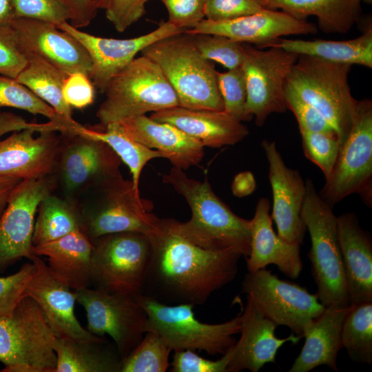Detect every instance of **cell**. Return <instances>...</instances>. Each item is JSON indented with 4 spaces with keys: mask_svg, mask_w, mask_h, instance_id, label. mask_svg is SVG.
<instances>
[{
    "mask_svg": "<svg viewBox=\"0 0 372 372\" xmlns=\"http://www.w3.org/2000/svg\"><path fill=\"white\" fill-rule=\"evenodd\" d=\"M1 112L0 111V120H1Z\"/></svg>",
    "mask_w": 372,
    "mask_h": 372,
    "instance_id": "680465c9",
    "label": "cell"
},
{
    "mask_svg": "<svg viewBox=\"0 0 372 372\" xmlns=\"http://www.w3.org/2000/svg\"><path fill=\"white\" fill-rule=\"evenodd\" d=\"M14 18H28L56 26L70 21L71 12L64 0H11Z\"/></svg>",
    "mask_w": 372,
    "mask_h": 372,
    "instance_id": "b9f144b4",
    "label": "cell"
},
{
    "mask_svg": "<svg viewBox=\"0 0 372 372\" xmlns=\"http://www.w3.org/2000/svg\"><path fill=\"white\" fill-rule=\"evenodd\" d=\"M147 236L150 256L145 296L169 305L203 304L236 277L240 254L201 248L176 233L169 218H160Z\"/></svg>",
    "mask_w": 372,
    "mask_h": 372,
    "instance_id": "6da1fadb",
    "label": "cell"
},
{
    "mask_svg": "<svg viewBox=\"0 0 372 372\" xmlns=\"http://www.w3.org/2000/svg\"><path fill=\"white\" fill-rule=\"evenodd\" d=\"M168 12V23L183 29L194 28L205 19V0H160Z\"/></svg>",
    "mask_w": 372,
    "mask_h": 372,
    "instance_id": "c3c4849f",
    "label": "cell"
},
{
    "mask_svg": "<svg viewBox=\"0 0 372 372\" xmlns=\"http://www.w3.org/2000/svg\"><path fill=\"white\" fill-rule=\"evenodd\" d=\"M96 116L102 127L127 118L179 105L177 95L159 66L142 55L108 82Z\"/></svg>",
    "mask_w": 372,
    "mask_h": 372,
    "instance_id": "52a82bcc",
    "label": "cell"
},
{
    "mask_svg": "<svg viewBox=\"0 0 372 372\" xmlns=\"http://www.w3.org/2000/svg\"><path fill=\"white\" fill-rule=\"evenodd\" d=\"M243 48L241 68L247 90L246 113L261 127L270 114L286 111L284 85L299 55L277 46L262 50L243 43Z\"/></svg>",
    "mask_w": 372,
    "mask_h": 372,
    "instance_id": "5bb4252c",
    "label": "cell"
},
{
    "mask_svg": "<svg viewBox=\"0 0 372 372\" xmlns=\"http://www.w3.org/2000/svg\"><path fill=\"white\" fill-rule=\"evenodd\" d=\"M142 55L156 63L175 91L179 105L191 109L224 110L217 71L185 32L150 44Z\"/></svg>",
    "mask_w": 372,
    "mask_h": 372,
    "instance_id": "277c9868",
    "label": "cell"
},
{
    "mask_svg": "<svg viewBox=\"0 0 372 372\" xmlns=\"http://www.w3.org/2000/svg\"><path fill=\"white\" fill-rule=\"evenodd\" d=\"M68 75L41 59L28 57L27 65L15 79L52 107L63 118L74 122L72 107L65 103L62 95V87Z\"/></svg>",
    "mask_w": 372,
    "mask_h": 372,
    "instance_id": "836d02e7",
    "label": "cell"
},
{
    "mask_svg": "<svg viewBox=\"0 0 372 372\" xmlns=\"http://www.w3.org/2000/svg\"><path fill=\"white\" fill-rule=\"evenodd\" d=\"M338 237L350 304L372 301V241L353 213L337 216Z\"/></svg>",
    "mask_w": 372,
    "mask_h": 372,
    "instance_id": "484cf974",
    "label": "cell"
},
{
    "mask_svg": "<svg viewBox=\"0 0 372 372\" xmlns=\"http://www.w3.org/2000/svg\"><path fill=\"white\" fill-rule=\"evenodd\" d=\"M190 34H220L257 48H269L281 37L316 34L318 27L307 21L294 19L282 11L264 9L256 14L233 20H202L194 28L185 30Z\"/></svg>",
    "mask_w": 372,
    "mask_h": 372,
    "instance_id": "44dd1931",
    "label": "cell"
},
{
    "mask_svg": "<svg viewBox=\"0 0 372 372\" xmlns=\"http://www.w3.org/2000/svg\"><path fill=\"white\" fill-rule=\"evenodd\" d=\"M149 0H110L105 16L119 32H124L138 21L145 13Z\"/></svg>",
    "mask_w": 372,
    "mask_h": 372,
    "instance_id": "681fc988",
    "label": "cell"
},
{
    "mask_svg": "<svg viewBox=\"0 0 372 372\" xmlns=\"http://www.w3.org/2000/svg\"><path fill=\"white\" fill-rule=\"evenodd\" d=\"M91 241L92 284L111 293L141 296L150 256L148 236L123 231Z\"/></svg>",
    "mask_w": 372,
    "mask_h": 372,
    "instance_id": "30bf717a",
    "label": "cell"
},
{
    "mask_svg": "<svg viewBox=\"0 0 372 372\" xmlns=\"http://www.w3.org/2000/svg\"><path fill=\"white\" fill-rule=\"evenodd\" d=\"M94 86L89 76L76 72L68 75L62 87L64 101L70 107L83 109L94 100Z\"/></svg>",
    "mask_w": 372,
    "mask_h": 372,
    "instance_id": "f907efd6",
    "label": "cell"
},
{
    "mask_svg": "<svg viewBox=\"0 0 372 372\" xmlns=\"http://www.w3.org/2000/svg\"><path fill=\"white\" fill-rule=\"evenodd\" d=\"M341 331V342L353 361L372 363V301L351 304Z\"/></svg>",
    "mask_w": 372,
    "mask_h": 372,
    "instance_id": "d590c367",
    "label": "cell"
},
{
    "mask_svg": "<svg viewBox=\"0 0 372 372\" xmlns=\"http://www.w3.org/2000/svg\"><path fill=\"white\" fill-rule=\"evenodd\" d=\"M200 54L228 70L240 67L244 59L243 43L220 34H192Z\"/></svg>",
    "mask_w": 372,
    "mask_h": 372,
    "instance_id": "f35d334b",
    "label": "cell"
},
{
    "mask_svg": "<svg viewBox=\"0 0 372 372\" xmlns=\"http://www.w3.org/2000/svg\"><path fill=\"white\" fill-rule=\"evenodd\" d=\"M363 33L346 41H304L280 38L269 47L277 46L298 55H307L339 63L372 68V26L368 21Z\"/></svg>",
    "mask_w": 372,
    "mask_h": 372,
    "instance_id": "4dcf8cb0",
    "label": "cell"
},
{
    "mask_svg": "<svg viewBox=\"0 0 372 372\" xmlns=\"http://www.w3.org/2000/svg\"><path fill=\"white\" fill-rule=\"evenodd\" d=\"M256 186L254 175L249 172H243L235 176L231 189L236 196L241 198L253 193Z\"/></svg>",
    "mask_w": 372,
    "mask_h": 372,
    "instance_id": "f5cc1de1",
    "label": "cell"
},
{
    "mask_svg": "<svg viewBox=\"0 0 372 372\" xmlns=\"http://www.w3.org/2000/svg\"><path fill=\"white\" fill-rule=\"evenodd\" d=\"M79 230L82 231V220L78 204L52 192L39 204L32 236L33 247Z\"/></svg>",
    "mask_w": 372,
    "mask_h": 372,
    "instance_id": "d6a6232c",
    "label": "cell"
},
{
    "mask_svg": "<svg viewBox=\"0 0 372 372\" xmlns=\"http://www.w3.org/2000/svg\"><path fill=\"white\" fill-rule=\"evenodd\" d=\"M262 0H205V19L211 21L233 20L264 10Z\"/></svg>",
    "mask_w": 372,
    "mask_h": 372,
    "instance_id": "f6af8a7d",
    "label": "cell"
},
{
    "mask_svg": "<svg viewBox=\"0 0 372 372\" xmlns=\"http://www.w3.org/2000/svg\"><path fill=\"white\" fill-rule=\"evenodd\" d=\"M27 63L11 26L0 28V74L16 79Z\"/></svg>",
    "mask_w": 372,
    "mask_h": 372,
    "instance_id": "7dc6e473",
    "label": "cell"
},
{
    "mask_svg": "<svg viewBox=\"0 0 372 372\" xmlns=\"http://www.w3.org/2000/svg\"><path fill=\"white\" fill-rule=\"evenodd\" d=\"M152 119L169 123L203 147L219 148L242 141L249 129L225 110L191 109L180 105L153 112Z\"/></svg>",
    "mask_w": 372,
    "mask_h": 372,
    "instance_id": "cb8c5ba5",
    "label": "cell"
},
{
    "mask_svg": "<svg viewBox=\"0 0 372 372\" xmlns=\"http://www.w3.org/2000/svg\"><path fill=\"white\" fill-rule=\"evenodd\" d=\"M231 347L218 360L205 359L192 350L175 351L171 362L172 372H227Z\"/></svg>",
    "mask_w": 372,
    "mask_h": 372,
    "instance_id": "bcb514c9",
    "label": "cell"
},
{
    "mask_svg": "<svg viewBox=\"0 0 372 372\" xmlns=\"http://www.w3.org/2000/svg\"><path fill=\"white\" fill-rule=\"evenodd\" d=\"M318 194L333 207L351 194L372 205V102L359 101L351 128L330 175Z\"/></svg>",
    "mask_w": 372,
    "mask_h": 372,
    "instance_id": "8fae6325",
    "label": "cell"
},
{
    "mask_svg": "<svg viewBox=\"0 0 372 372\" xmlns=\"http://www.w3.org/2000/svg\"><path fill=\"white\" fill-rule=\"evenodd\" d=\"M93 244L82 231L32 247V254L45 256L48 267L63 283L74 291L92 284Z\"/></svg>",
    "mask_w": 372,
    "mask_h": 372,
    "instance_id": "f1b7e54d",
    "label": "cell"
},
{
    "mask_svg": "<svg viewBox=\"0 0 372 372\" xmlns=\"http://www.w3.org/2000/svg\"><path fill=\"white\" fill-rule=\"evenodd\" d=\"M36 271L34 264L26 263L12 275L0 277V317L11 316L24 298V292Z\"/></svg>",
    "mask_w": 372,
    "mask_h": 372,
    "instance_id": "7bdbcfd3",
    "label": "cell"
},
{
    "mask_svg": "<svg viewBox=\"0 0 372 372\" xmlns=\"http://www.w3.org/2000/svg\"><path fill=\"white\" fill-rule=\"evenodd\" d=\"M56 335L43 310L24 297L11 316L0 317V361L6 371L54 372Z\"/></svg>",
    "mask_w": 372,
    "mask_h": 372,
    "instance_id": "9c48e42d",
    "label": "cell"
},
{
    "mask_svg": "<svg viewBox=\"0 0 372 372\" xmlns=\"http://www.w3.org/2000/svg\"><path fill=\"white\" fill-rule=\"evenodd\" d=\"M300 134L304 156L321 169L326 179L339 154L341 146L339 139L320 132H301Z\"/></svg>",
    "mask_w": 372,
    "mask_h": 372,
    "instance_id": "60d3db41",
    "label": "cell"
},
{
    "mask_svg": "<svg viewBox=\"0 0 372 372\" xmlns=\"http://www.w3.org/2000/svg\"><path fill=\"white\" fill-rule=\"evenodd\" d=\"M362 0H262L265 9L278 10L296 19H318L324 33H347L360 19Z\"/></svg>",
    "mask_w": 372,
    "mask_h": 372,
    "instance_id": "f546056e",
    "label": "cell"
},
{
    "mask_svg": "<svg viewBox=\"0 0 372 372\" xmlns=\"http://www.w3.org/2000/svg\"><path fill=\"white\" fill-rule=\"evenodd\" d=\"M103 127L104 130L100 131L82 125L77 133L107 143L129 167L134 187L139 192V179L144 166L152 159L163 158V155L159 151L148 148L131 138L118 123H110Z\"/></svg>",
    "mask_w": 372,
    "mask_h": 372,
    "instance_id": "e575fe53",
    "label": "cell"
},
{
    "mask_svg": "<svg viewBox=\"0 0 372 372\" xmlns=\"http://www.w3.org/2000/svg\"><path fill=\"white\" fill-rule=\"evenodd\" d=\"M3 107L43 116L59 126V133L71 132L79 123L63 118L52 107L15 79L0 74V108Z\"/></svg>",
    "mask_w": 372,
    "mask_h": 372,
    "instance_id": "8d00e7d4",
    "label": "cell"
},
{
    "mask_svg": "<svg viewBox=\"0 0 372 372\" xmlns=\"http://www.w3.org/2000/svg\"><path fill=\"white\" fill-rule=\"evenodd\" d=\"M105 343L56 337L54 372H120L122 359L116 347L110 348Z\"/></svg>",
    "mask_w": 372,
    "mask_h": 372,
    "instance_id": "1f68e13d",
    "label": "cell"
},
{
    "mask_svg": "<svg viewBox=\"0 0 372 372\" xmlns=\"http://www.w3.org/2000/svg\"><path fill=\"white\" fill-rule=\"evenodd\" d=\"M163 182L187 201L191 218L180 222L169 218L174 231L192 243L214 251H235L247 258L251 250L250 220L235 214L213 192L210 184L189 178L173 167Z\"/></svg>",
    "mask_w": 372,
    "mask_h": 372,
    "instance_id": "7a4b0ae2",
    "label": "cell"
},
{
    "mask_svg": "<svg viewBox=\"0 0 372 372\" xmlns=\"http://www.w3.org/2000/svg\"><path fill=\"white\" fill-rule=\"evenodd\" d=\"M136 298L147 313L145 333H158L174 351L198 350L223 355L240 332L241 313L225 322L207 324L195 317L194 304L169 305L143 295Z\"/></svg>",
    "mask_w": 372,
    "mask_h": 372,
    "instance_id": "ba28073f",
    "label": "cell"
},
{
    "mask_svg": "<svg viewBox=\"0 0 372 372\" xmlns=\"http://www.w3.org/2000/svg\"><path fill=\"white\" fill-rule=\"evenodd\" d=\"M269 211V200L259 198L254 216L250 220L251 250L246 258L247 270L254 272L274 265L287 277L296 279L303 267L300 245L289 242L275 233Z\"/></svg>",
    "mask_w": 372,
    "mask_h": 372,
    "instance_id": "d4e9b609",
    "label": "cell"
},
{
    "mask_svg": "<svg viewBox=\"0 0 372 372\" xmlns=\"http://www.w3.org/2000/svg\"><path fill=\"white\" fill-rule=\"evenodd\" d=\"M117 123L131 138L159 151L173 167L185 170L198 165L204 156V147L200 143L169 123L155 121L145 114Z\"/></svg>",
    "mask_w": 372,
    "mask_h": 372,
    "instance_id": "4316f807",
    "label": "cell"
},
{
    "mask_svg": "<svg viewBox=\"0 0 372 372\" xmlns=\"http://www.w3.org/2000/svg\"><path fill=\"white\" fill-rule=\"evenodd\" d=\"M362 1H364L366 3L371 4L372 2V0H362Z\"/></svg>",
    "mask_w": 372,
    "mask_h": 372,
    "instance_id": "6f0895ef",
    "label": "cell"
},
{
    "mask_svg": "<svg viewBox=\"0 0 372 372\" xmlns=\"http://www.w3.org/2000/svg\"><path fill=\"white\" fill-rule=\"evenodd\" d=\"M22 180L19 178L0 176V216L4 211L15 187Z\"/></svg>",
    "mask_w": 372,
    "mask_h": 372,
    "instance_id": "db71d44e",
    "label": "cell"
},
{
    "mask_svg": "<svg viewBox=\"0 0 372 372\" xmlns=\"http://www.w3.org/2000/svg\"><path fill=\"white\" fill-rule=\"evenodd\" d=\"M216 76L224 110L240 122L249 121L246 113V83L241 66L225 72H217Z\"/></svg>",
    "mask_w": 372,
    "mask_h": 372,
    "instance_id": "ab89813d",
    "label": "cell"
},
{
    "mask_svg": "<svg viewBox=\"0 0 372 372\" xmlns=\"http://www.w3.org/2000/svg\"><path fill=\"white\" fill-rule=\"evenodd\" d=\"M172 349L156 333L147 331L121 362L120 372H165Z\"/></svg>",
    "mask_w": 372,
    "mask_h": 372,
    "instance_id": "74e56055",
    "label": "cell"
},
{
    "mask_svg": "<svg viewBox=\"0 0 372 372\" xmlns=\"http://www.w3.org/2000/svg\"><path fill=\"white\" fill-rule=\"evenodd\" d=\"M57 27L74 37L85 48L92 63L90 79L94 86L103 93L110 80L134 59L138 52L159 39L185 31L166 21L147 34L119 39L89 34L73 27L68 21Z\"/></svg>",
    "mask_w": 372,
    "mask_h": 372,
    "instance_id": "ac0fdd59",
    "label": "cell"
},
{
    "mask_svg": "<svg viewBox=\"0 0 372 372\" xmlns=\"http://www.w3.org/2000/svg\"><path fill=\"white\" fill-rule=\"evenodd\" d=\"M14 18L11 0H0V28L10 25Z\"/></svg>",
    "mask_w": 372,
    "mask_h": 372,
    "instance_id": "11a10c76",
    "label": "cell"
},
{
    "mask_svg": "<svg viewBox=\"0 0 372 372\" xmlns=\"http://www.w3.org/2000/svg\"><path fill=\"white\" fill-rule=\"evenodd\" d=\"M301 218L308 229L311 247L308 256L317 285L316 295L326 307L350 304L338 237L337 216L318 194L311 179L305 181Z\"/></svg>",
    "mask_w": 372,
    "mask_h": 372,
    "instance_id": "8992f818",
    "label": "cell"
},
{
    "mask_svg": "<svg viewBox=\"0 0 372 372\" xmlns=\"http://www.w3.org/2000/svg\"><path fill=\"white\" fill-rule=\"evenodd\" d=\"M39 130L40 124L29 123L27 128L0 139V176L26 180L52 174L61 135Z\"/></svg>",
    "mask_w": 372,
    "mask_h": 372,
    "instance_id": "d6986e66",
    "label": "cell"
},
{
    "mask_svg": "<svg viewBox=\"0 0 372 372\" xmlns=\"http://www.w3.org/2000/svg\"><path fill=\"white\" fill-rule=\"evenodd\" d=\"M56 188L52 174L22 180L0 216V265L33 257L32 236L41 200Z\"/></svg>",
    "mask_w": 372,
    "mask_h": 372,
    "instance_id": "2e32d148",
    "label": "cell"
},
{
    "mask_svg": "<svg viewBox=\"0 0 372 372\" xmlns=\"http://www.w3.org/2000/svg\"><path fill=\"white\" fill-rule=\"evenodd\" d=\"M110 0H94V2L98 9L105 10Z\"/></svg>",
    "mask_w": 372,
    "mask_h": 372,
    "instance_id": "9f6ffc18",
    "label": "cell"
},
{
    "mask_svg": "<svg viewBox=\"0 0 372 372\" xmlns=\"http://www.w3.org/2000/svg\"><path fill=\"white\" fill-rule=\"evenodd\" d=\"M351 68L349 64L299 55L284 85L323 116L341 145L353 123L359 103L348 82Z\"/></svg>",
    "mask_w": 372,
    "mask_h": 372,
    "instance_id": "5b68a950",
    "label": "cell"
},
{
    "mask_svg": "<svg viewBox=\"0 0 372 372\" xmlns=\"http://www.w3.org/2000/svg\"><path fill=\"white\" fill-rule=\"evenodd\" d=\"M76 302L87 313V330L92 334L110 336L123 360L143 339L147 313L136 298L101 288L76 291Z\"/></svg>",
    "mask_w": 372,
    "mask_h": 372,
    "instance_id": "9a60e30c",
    "label": "cell"
},
{
    "mask_svg": "<svg viewBox=\"0 0 372 372\" xmlns=\"http://www.w3.org/2000/svg\"><path fill=\"white\" fill-rule=\"evenodd\" d=\"M242 291L277 326H285L298 335L324 311L317 295L293 282L280 279L265 268L249 272Z\"/></svg>",
    "mask_w": 372,
    "mask_h": 372,
    "instance_id": "4fadbf2b",
    "label": "cell"
},
{
    "mask_svg": "<svg viewBox=\"0 0 372 372\" xmlns=\"http://www.w3.org/2000/svg\"><path fill=\"white\" fill-rule=\"evenodd\" d=\"M277 327L247 296L241 313V335L231 347L227 372L245 369L258 372L265 364L276 362L277 352L285 343L296 344L302 338L301 335L293 334L286 338H278L275 334Z\"/></svg>",
    "mask_w": 372,
    "mask_h": 372,
    "instance_id": "603a6c76",
    "label": "cell"
},
{
    "mask_svg": "<svg viewBox=\"0 0 372 372\" xmlns=\"http://www.w3.org/2000/svg\"><path fill=\"white\" fill-rule=\"evenodd\" d=\"M61 135L52 175L61 197L77 203L90 186L121 172V160L105 142L79 133Z\"/></svg>",
    "mask_w": 372,
    "mask_h": 372,
    "instance_id": "7c38bea8",
    "label": "cell"
},
{
    "mask_svg": "<svg viewBox=\"0 0 372 372\" xmlns=\"http://www.w3.org/2000/svg\"><path fill=\"white\" fill-rule=\"evenodd\" d=\"M284 99L286 108L289 110L296 118L300 132H320L338 138L335 130L323 116L294 92L284 88Z\"/></svg>",
    "mask_w": 372,
    "mask_h": 372,
    "instance_id": "ee69618b",
    "label": "cell"
},
{
    "mask_svg": "<svg viewBox=\"0 0 372 372\" xmlns=\"http://www.w3.org/2000/svg\"><path fill=\"white\" fill-rule=\"evenodd\" d=\"M71 12L70 24L76 28L87 26L96 15L94 0H64Z\"/></svg>",
    "mask_w": 372,
    "mask_h": 372,
    "instance_id": "816d5d0a",
    "label": "cell"
},
{
    "mask_svg": "<svg viewBox=\"0 0 372 372\" xmlns=\"http://www.w3.org/2000/svg\"><path fill=\"white\" fill-rule=\"evenodd\" d=\"M82 231L92 240L123 231L149 234L160 218L152 213V202L142 198L132 180L119 172L87 189L77 202Z\"/></svg>",
    "mask_w": 372,
    "mask_h": 372,
    "instance_id": "3957f363",
    "label": "cell"
},
{
    "mask_svg": "<svg viewBox=\"0 0 372 372\" xmlns=\"http://www.w3.org/2000/svg\"><path fill=\"white\" fill-rule=\"evenodd\" d=\"M36 271L24 292L35 300L43 310L56 337L78 341L103 342L99 337L85 329L78 321L74 306L76 293L60 281L48 265L37 256L30 260Z\"/></svg>",
    "mask_w": 372,
    "mask_h": 372,
    "instance_id": "7402d4cb",
    "label": "cell"
},
{
    "mask_svg": "<svg viewBox=\"0 0 372 372\" xmlns=\"http://www.w3.org/2000/svg\"><path fill=\"white\" fill-rule=\"evenodd\" d=\"M10 26L27 59L37 57L68 74L80 72L90 76L92 63L85 48L56 25L32 19L14 18Z\"/></svg>",
    "mask_w": 372,
    "mask_h": 372,
    "instance_id": "e0dca14e",
    "label": "cell"
},
{
    "mask_svg": "<svg viewBox=\"0 0 372 372\" xmlns=\"http://www.w3.org/2000/svg\"><path fill=\"white\" fill-rule=\"evenodd\" d=\"M352 305L325 307L322 314L304 329V344L289 372H308L325 365L338 371L337 357L342 348L341 331Z\"/></svg>",
    "mask_w": 372,
    "mask_h": 372,
    "instance_id": "83f0119b",
    "label": "cell"
},
{
    "mask_svg": "<svg viewBox=\"0 0 372 372\" xmlns=\"http://www.w3.org/2000/svg\"><path fill=\"white\" fill-rule=\"evenodd\" d=\"M269 165V180L273 194L271 218L278 235L285 240L302 244L307 227L300 212L306 184L298 170L286 165L274 141L261 142Z\"/></svg>",
    "mask_w": 372,
    "mask_h": 372,
    "instance_id": "ffe728a7",
    "label": "cell"
}]
</instances>
